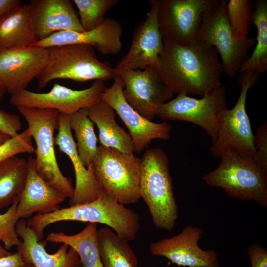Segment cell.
<instances>
[{"mask_svg": "<svg viewBox=\"0 0 267 267\" xmlns=\"http://www.w3.org/2000/svg\"><path fill=\"white\" fill-rule=\"evenodd\" d=\"M36 42L29 4L15 6L0 18V48H29Z\"/></svg>", "mask_w": 267, "mask_h": 267, "instance_id": "obj_24", "label": "cell"}, {"mask_svg": "<svg viewBox=\"0 0 267 267\" xmlns=\"http://www.w3.org/2000/svg\"><path fill=\"white\" fill-rule=\"evenodd\" d=\"M70 126L75 133L78 155L88 168L93 161L98 147L94 123L83 108L70 116Z\"/></svg>", "mask_w": 267, "mask_h": 267, "instance_id": "obj_29", "label": "cell"}, {"mask_svg": "<svg viewBox=\"0 0 267 267\" xmlns=\"http://www.w3.org/2000/svg\"><path fill=\"white\" fill-rule=\"evenodd\" d=\"M22 267H34V266L32 264H25Z\"/></svg>", "mask_w": 267, "mask_h": 267, "instance_id": "obj_42", "label": "cell"}, {"mask_svg": "<svg viewBox=\"0 0 267 267\" xmlns=\"http://www.w3.org/2000/svg\"><path fill=\"white\" fill-rule=\"evenodd\" d=\"M160 0H150L146 19L134 30L130 47L115 69L118 71L155 67L162 51L164 41L160 31L158 14Z\"/></svg>", "mask_w": 267, "mask_h": 267, "instance_id": "obj_15", "label": "cell"}, {"mask_svg": "<svg viewBox=\"0 0 267 267\" xmlns=\"http://www.w3.org/2000/svg\"><path fill=\"white\" fill-rule=\"evenodd\" d=\"M19 200V198L16 199L6 212L0 214V239L7 250L18 246L21 242L16 230L19 219L17 214Z\"/></svg>", "mask_w": 267, "mask_h": 267, "instance_id": "obj_32", "label": "cell"}, {"mask_svg": "<svg viewBox=\"0 0 267 267\" xmlns=\"http://www.w3.org/2000/svg\"><path fill=\"white\" fill-rule=\"evenodd\" d=\"M139 194L150 213L153 225L172 230L178 217L169 159L161 149H147L140 159Z\"/></svg>", "mask_w": 267, "mask_h": 267, "instance_id": "obj_3", "label": "cell"}, {"mask_svg": "<svg viewBox=\"0 0 267 267\" xmlns=\"http://www.w3.org/2000/svg\"><path fill=\"white\" fill-rule=\"evenodd\" d=\"M1 240L0 239V258L7 256L12 254L5 248H3L0 243Z\"/></svg>", "mask_w": 267, "mask_h": 267, "instance_id": "obj_40", "label": "cell"}, {"mask_svg": "<svg viewBox=\"0 0 267 267\" xmlns=\"http://www.w3.org/2000/svg\"><path fill=\"white\" fill-rule=\"evenodd\" d=\"M29 5L36 42L58 32L85 31L70 0H31Z\"/></svg>", "mask_w": 267, "mask_h": 267, "instance_id": "obj_20", "label": "cell"}, {"mask_svg": "<svg viewBox=\"0 0 267 267\" xmlns=\"http://www.w3.org/2000/svg\"><path fill=\"white\" fill-rule=\"evenodd\" d=\"M217 0H160L158 23L163 40L181 45L196 41L204 17L218 5Z\"/></svg>", "mask_w": 267, "mask_h": 267, "instance_id": "obj_10", "label": "cell"}, {"mask_svg": "<svg viewBox=\"0 0 267 267\" xmlns=\"http://www.w3.org/2000/svg\"><path fill=\"white\" fill-rule=\"evenodd\" d=\"M25 265L22 255L18 252L0 258V267H22Z\"/></svg>", "mask_w": 267, "mask_h": 267, "instance_id": "obj_37", "label": "cell"}, {"mask_svg": "<svg viewBox=\"0 0 267 267\" xmlns=\"http://www.w3.org/2000/svg\"><path fill=\"white\" fill-rule=\"evenodd\" d=\"M20 4L19 0H0V18L8 10Z\"/></svg>", "mask_w": 267, "mask_h": 267, "instance_id": "obj_38", "label": "cell"}, {"mask_svg": "<svg viewBox=\"0 0 267 267\" xmlns=\"http://www.w3.org/2000/svg\"><path fill=\"white\" fill-rule=\"evenodd\" d=\"M28 124L36 148V169L49 184L70 199L74 187L71 178L61 172L56 158L54 132L58 128L59 112L52 109L18 107Z\"/></svg>", "mask_w": 267, "mask_h": 267, "instance_id": "obj_5", "label": "cell"}, {"mask_svg": "<svg viewBox=\"0 0 267 267\" xmlns=\"http://www.w3.org/2000/svg\"><path fill=\"white\" fill-rule=\"evenodd\" d=\"M10 138L8 134L0 131V145L6 142Z\"/></svg>", "mask_w": 267, "mask_h": 267, "instance_id": "obj_39", "label": "cell"}, {"mask_svg": "<svg viewBox=\"0 0 267 267\" xmlns=\"http://www.w3.org/2000/svg\"><path fill=\"white\" fill-rule=\"evenodd\" d=\"M218 167L202 176L210 187L221 188L234 198L253 200L267 207V174L252 160L227 152L220 157Z\"/></svg>", "mask_w": 267, "mask_h": 267, "instance_id": "obj_7", "label": "cell"}, {"mask_svg": "<svg viewBox=\"0 0 267 267\" xmlns=\"http://www.w3.org/2000/svg\"><path fill=\"white\" fill-rule=\"evenodd\" d=\"M97 223L88 222L80 232L74 235L63 232L49 234L46 241L67 245L78 254L82 267H103L100 260L97 240Z\"/></svg>", "mask_w": 267, "mask_h": 267, "instance_id": "obj_25", "label": "cell"}, {"mask_svg": "<svg viewBox=\"0 0 267 267\" xmlns=\"http://www.w3.org/2000/svg\"><path fill=\"white\" fill-rule=\"evenodd\" d=\"M32 136L28 128L14 137H11L0 145V163L21 153H33L35 147L33 145Z\"/></svg>", "mask_w": 267, "mask_h": 267, "instance_id": "obj_33", "label": "cell"}, {"mask_svg": "<svg viewBox=\"0 0 267 267\" xmlns=\"http://www.w3.org/2000/svg\"><path fill=\"white\" fill-rule=\"evenodd\" d=\"M140 159L134 154L100 145L92 166L101 187L126 205L140 198Z\"/></svg>", "mask_w": 267, "mask_h": 267, "instance_id": "obj_8", "label": "cell"}, {"mask_svg": "<svg viewBox=\"0 0 267 267\" xmlns=\"http://www.w3.org/2000/svg\"><path fill=\"white\" fill-rule=\"evenodd\" d=\"M253 7L249 0H229L226 5V16L230 28L239 41L248 38L249 26L251 23Z\"/></svg>", "mask_w": 267, "mask_h": 267, "instance_id": "obj_31", "label": "cell"}, {"mask_svg": "<svg viewBox=\"0 0 267 267\" xmlns=\"http://www.w3.org/2000/svg\"><path fill=\"white\" fill-rule=\"evenodd\" d=\"M163 41L154 68L173 94L202 97L222 85L223 67L214 47L197 40L186 45Z\"/></svg>", "mask_w": 267, "mask_h": 267, "instance_id": "obj_1", "label": "cell"}, {"mask_svg": "<svg viewBox=\"0 0 267 267\" xmlns=\"http://www.w3.org/2000/svg\"><path fill=\"white\" fill-rule=\"evenodd\" d=\"M240 73L238 82L241 91L237 102L232 108L225 109L218 121L216 139L210 147L214 157L220 158L230 152L252 160L256 152L246 101L248 91L257 83L259 75L252 72Z\"/></svg>", "mask_w": 267, "mask_h": 267, "instance_id": "obj_6", "label": "cell"}, {"mask_svg": "<svg viewBox=\"0 0 267 267\" xmlns=\"http://www.w3.org/2000/svg\"><path fill=\"white\" fill-rule=\"evenodd\" d=\"M6 92L5 88L0 84V102L3 100Z\"/></svg>", "mask_w": 267, "mask_h": 267, "instance_id": "obj_41", "label": "cell"}, {"mask_svg": "<svg viewBox=\"0 0 267 267\" xmlns=\"http://www.w3.org/2000/svg\"><path fill=\"white\" fill-rule=\"evenodd\" d=\"M27 161L14 156L0 163V209L19 198L26 182Z\"/></svg>", "mask_w": 267, "mask_h": 267, "instance_id": "obj_28", "label": "cell"}, {"mask_svg": "<svg viewBox=\"0 0 267 267\" xmlns=\"http://www.w3.org/2000/svg\"><path fill=\"white\" fill-rule=\"evenodd\" d=\"M22 123L19 116L0 109V131L14 137L19 134L22 128Z\"/></svg>", "mask_w": 267, "mask_h": 267, "instance_id": "obj_35", "label": "cell"}, {"mask_svg": "<svg viewBox=\"0 0 267 267\" xmlns=\"http://www.w3.org/2000/svg\"><path fill=\"white\" fill-rule=\"evenodd\" d=\"M122 25L115 20L107 18L102 25L93 30L56 32L46 39L37 41L34 46L48 49L65 44H87L96 48L101 54L117 55L122 47Z\"/></svg>", "mask_w": 267, "mask_h": 267, "instance_id": "obj_19", "label": "cell"}, {"mask_svg": "<svg viewBox=\"0 0 267 267\" xmlns=\"http://www.w3.org/2000/svg\"><path fill=\"white\" fill-rule=\"evenodd\" d=\"M256 152L252 159L256 166L267 174V122L264 121L254 135Z\"/></svg>", "mask_w": 267, "mask_h": 267, "instance_id": "obj_34", "label": "cell"}, {"mask_svg": "<svg viewBox=\"0 0 267 267\" xmlns=\"http://www.w3.org/2000/svg\"><path fill=\"white\" fill-rule=\"evenodd\" d=\"M47 62L37 77L39 88L55 79L76 82L105 81L117 75L115 68L98 59L94 48L87 44H70L48 48Z\"/></svg>", "mask_w": 267, "mask_h": 267, "instance_id": "obj_4", "label": "cell"}, {"mask_svg": "<svg viewBox=\"0 0 267 267\" xmlns=\"http://www.w3.org/2000/svg\"><path fill=\"white\" fill-rule=\"evenodd\" d=\"M253 7L251 23L257 29L255 47L238 72H252L260 75L267 70V0H257Z\"/></svg>", "mask_w": 267, "mask_h": 267, "instance_id": "obj_27", "label": "cell"}, {"mask_svg": "<svg viewBox=\"0 0 267 267\" xmlns=\"http://www.w3.org/2000/svg\"><path fill=\"white\" fill-rule=\"evenodd\" d=\"M73 221L100 223L108 226L120 237L129 241L135 239L140 229V216L119 203L103 189L91 202L70 206L54 212L37 214L27 222L38 239L48 225L60 221Z\"/></svg>", "mask_w": 267, "mask_h": 267, "instance_id": "obj_2", "label": "cell"}, {"mask_svg": "<svg viewBox=\"0 0 267 267\" xmlns=\"http://www.w3.org/2000/svg\"><path fill=\"white\" fill-rule=\"evenodd\" d=\"M203 233L202 228L189 225L177 235L151 243L149 250L179 266L220 267L218 254L213 249L205 250L199 247Z\"/></svg>", "mask_w": 267, "mask_h": 267, "instance_id": "obj_16", "label": "cell"}, {"mask_svg": "<svg viewBox=\"0 0 267 267\" xmlns=\"http://www.w3.org/2000/svg\"><path fill=\"white\" fill-rule=\"evenodd\" d=\"M48 56V49L34 46L0 48V84L11 95L26 89L44 68Z\"/></svg>", "mask_w": 267, "mask_h": 267, "instance_id": "obj_17", "label": "cell"}, {"mask_svg": "<svg viewBox=\"0 0 267 267\" xmlns=\"http://www.w3.org/2000/svg\"><path fill=\"white\" fill-rule=\"evenodd\" d=\"M227 2L221 0L216 9L204 17L196 40L216 49L222 58L223 72L233 78L249 57L248 51L255 45L256 39L239 41L236 38L227 18Z\"/></svg>", "mask_w": 267, "mask_h": 267, "instance_id": "obj_9", "label": "cell"}, {"mask_svg": "<svg viewBox=\"0 0 267 267\" xmlns=\"http://www.w3.org/2000/svg\"><path fill=\"white\" fill-rule=\"evenodd\" d=\"M84 109L98 129L101 145L115 148L125 153L135 152L130 134L116 122L115 111L111 106L101 100L94 105Z\"/></svg>", "mask_w": 267, "mask_h": 267, "instance_id": "obj_23", "label": "cell"}, {"mask_svg": "<svg viewBox=\"0 0 267 267\" xmlns=\"http://www.w3.org/2000/svg\"><path fill=\"white\" fill-rule=\"evenodd\" d=\"M105 88L101 81H94L90 87L80 90L55 83L48 92L37 93L26 89L11 95L10 103L17 108L52 109L70 116L100 101Z\"/></svg>", "mask_w": 267, "mask_h": 267, "instance_id": "obj_12", "label": "cell"}, {"mask_svg": "<svg viewBox=\"0 0 267 267\" xmlns=\"http://www.w3.org/2000/svg\"><path fill=\"white\" fill-rule=\"evenodd\" d=\"M97 240L103 267H138V259L128 242L109 227L97 229Z\"/></svg>", "mask_w": 267, "mask_h": 267, "instance_id": "obj_26", "label": "cell"}, {"mask_svg": "<svg viewBox=\"0 0 267 267\" xmlns=\"http://www.w3.org/2000/svg\"><path fill=\"white\" fill-rule=\"evenodd\" d=\"M57 129L58 132L54 139L55 145L68 156L75 175V185L73 195L70 200V206L94 201L103 189L96 179L92 164L86 167L78 155L70 126V115L59 113Z\"/></svg>", "mask_w": 267, "mask_h": 267, "instance_id": "obj_18", "label": "cell"}, {"mask_svg": "<svg viewBox=\"0 0 267 267\" xmlns=\"http://www.w3.org/2000/svg\"><path fill=\"white\" fill-rule=\"evenodd\" d=\"M16 230L22 240L17 246V252L25 264L34 267H82L78 253L66 244H62L55 253H47L45 249L46 242L38 239L24 220L18 221Z\"/></svg>", "mask_w": 267, "mask_h": 267, "instance_id": "obj_22", "label": "cell"}, {"mask_svg": "<svg viewBox=\"0 0 267 267\" xmlns=\"http://www.w3.org/2000/svg\"><path fill=\"white\" fill-rule=\"evenodd\" d=\"M78 10L79 21L84 31H89L104 22L106 13L118 0H73Z\"/></svg>", "mask_w": 267, "mask_h": 267, "instance_id": "obj_30", "label": "cell"}, {"mask_svg": "<svg viewBox=\"0 0 267 267\" xmlns=\"http://www.w3.org/2000/svg\"><path fill=\"white\" fill-rule=\"evenodd\" d=\"M226 108V88L221 85L200 99L186 94L177 95L163 104L156 115L165 121L181 120L199 126L205 130L213 143L220 117Z\"/></svg>", "mask_w": 267, "mask_h": 267, "instance_id": "obj_11", "label": "cell"}, {"mask_svg": "<svg viewBox=\"0 0 267 267\" xmlns=\"http://www.w3.org/2000/svg\"><path fill=\"white\" fill-rule=\"evenodd\" d=\"M247 253L251 267H267V250L257 243L250 245Z\"/></svg>", "mask_w": 267, "mask_h": 267, "instance_id": "obj_36", "label": "cell"}, {"mask_svg": "<svg viewBox=\"0 0 267 267\" xmlns=\"http://www.w3.org/2000/svg\"><path fill=\"white\" fill-rule=\"evenodd\" d=\"M27 161V178L17 207L19 219L28 218L34 213L54 212L67 198L40 176L36 169L34 158L30 156Z\"/></svg>", "mask_w": 267, "mask_h": 267, "instance_id": "obj_21", "label": "cell"}, {"mask_svg": "<svg viewBox=\"0 0 267 267\" xmlns=\"http://www.w3.org/2000/svg\"><path fill=\"white\" fill-rule=\"evenodd\" d=\"M116 72L123 81V93L127 103L150 121L156 115L160 107L173 96L153 67L135 70H116Z\"/></svg>", "mask_w": 267, "mask_h": 267, "instance_id": "obj_13", "label": "cell"}, {"mask_svg": "<svg viewBox=\"0 0 267 267\" xmlns=\"http://www.w3.org/2000/svg\"><path fill=\"white\" fill-rule=\"evenodd\" d=\"M113 79L111 86L106 87L101 100L112 107L127 127L135 152L139 153L147 148L152 140L169 139L170 125L166 121L153 122L134 110L124 98V84L120 77L117 74Z\"/></svg>", "mask_w": 267, "mask_h": 267, "instance_id": "obj_14", "label": "cell"}]
</instances>
